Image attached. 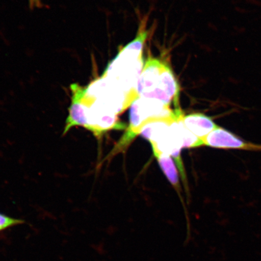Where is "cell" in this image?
I'll return each instance as SVG.
<instances>
[{
    "mask_svg": "<svg viewBox=\"0 0 261 261\" xmlns=\"http://www.w3.org/2000/svg\"><path fill=\"white\" fill-rule=\"evenodd\" d=\"M181 118L178 119V122L181 127L182 139H184V148H196V147L204 145L203 140L197 138L190 130L186 128L181 121Z\"/></svg>",
    "mask_w": 261,
    "mask_h": 261,
    "instance_id": "obj_7",
    "label": "cell"
},
{
    "mask_svg": "<svg viewBox=\"0 0 261 261\" xmlns=\"http://www.w3.org/2000/svg\"><path fill=\"white\" fill-rule=\"evenodd\" d=\"M29 5L32 9L41 8L42 6L41 0H29Z\"/></svg>",
    "mask_w": 261,
    "mask_h": 261,
    "instance_id": "obj_9",
    "label": "cell"
},
{
    "mask_svg": "<svg viewBox=\"0 0 261 261\" xmlns=\"http://www.w3.org/2000/svg\"><path fill=\"white\" fill-rule=\"evenodd\" d=\"M155 156L158 159L159 165L168 180L179 191L178 174L171 156L165 154H159Z\"/></svg>",
    "mask_w": 261,
    "mask_h": 261,
    "instance_id": "obj_6",
    "label": "cell"
},
{
    "mask_svg": "<svg viewBox=\"0 0 261 261\" xmlns=\"http://www.w3.org/2000/svg\"><path fill=\"white\" fill-rule=\"evenodd\" d=\"M203 142L204 145L215 148L261 151V145L244 140L219 126L205 137Z\"/></svg>",
    "mask_w": 261,
    "mask_h": 261,
    "instance_id": "obj_4",
    "label": "cell"
},
{
    "mask_svg": "<svg viewBox=\"0 0 261 261\" xmlns=\"http://www.w3.org/2000/svg\"><path fill=\"white\" fill-rule=\"evenodd\" d=\"M137 91L140 97L159 100L166 105L180 108L177 79L169 65L159 59H147L138 81Z\"/></svg>",
    "mask_w": 261,
    "mask_h": 261,
    "instance_id": "obj_2",
    "label": "cell"
},
{
    "mask_svg": "<svg viewBox=\"0 0 261 261\" xmlns=\"http://www.w3.org/2000/svg\"><path fill=\"white\" fill-rule=\"evenodd\" d=\"M147 32L139 30L132 42L120 49L103 75L125 93L138 97L137 86L145 61L143 49Z\"/></svg>",
    "mask_w": 261,
    "mask_h": 261,
    "instance_id": "obj_1",
    "label": "cell"
},
{
    "mask_svg": "<svg viewBox=\"0 0 261 261\" xmlns=\"http://www.w3.org/2000/svg\"><path fill=\"white\" fill-rule=\"evenodd\" d=\"M130 107L129 125L110 156L124 151L147 123L156 119L178 120L184 115L181 108L172 109L161 101L144 97H137Z\"/></svg>",
    "mask_w": 261,
    "mask_h": 261,
    "instance_id": "obj_3",
    "label": "cell"
},
{
    "mask_svg": "<svg viewBox=\"0 0 261 261\" xmlns=\"http://www.w3.org/2000/svg\"><path fill=\"white\" fill-rule=\"evenodd\" d=\"M181 120L186 128L203 141L208 134L218 126L211 117L202 113L184 115Z\"/></svg>",
    "mask_w": 261,
    "mask_h": 261,
    "instance_id": "obj_5",
    "label": "cell"
},
{
    "mask_svg": "<svg viewBox=\"0 0 261 261\" xmlns=\"http://www.w3.org/2000/svg\"><path fill=\"white\" fill-rule=\"evenodd\" d=\"M24 223V220L12 218L5 214L0 213V232Z\"/></svg>",
    "mask_w": 261,
    "mask_h": 261,
    "instance_id": "obj_8",
    "label": "cell"
}]
</instances>
